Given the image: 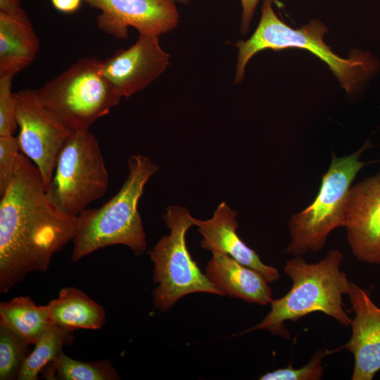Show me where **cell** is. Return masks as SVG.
Returning <instances> with one entry per match:
<instances>
[{
    "mask_svg": "<svg viewBox=\"0 0 380 380\" xmlns=\"http://www.w3.org/2000/svg\"><path fill=\"white\" fill-rule=\"evenodd\" d=\"M77 219L51 203L36 165L20 153L0 201V293L29 273L48 270L52 256L72 241Z\"/></svg>",
    "mask_w": 380,
    "mask_h": 380,
    "instance_id": "cell-1",
    "label": "cell"
},
{
    "mask_svg": "<svg viewBox=\"0 0 380 380\" xmlns=\"http://www.w3.org/2000/svg\"><path fill=\"white\" fill-rule=\"evenodd\" d=\"M274 0H263L260 22L253 34L234 45L238 49L234 83L243 80L248 61L258 52L301 49L309 51L329 67L341 86L349 95L358 92L379 69V61L369 51L353 49L348 58L333 52L324 42L328 32L320 20L313 19L298 29L280 20L272 4Z\"/></svg>",
    "mask_w": 380,
    "mask_h": 380,
    "instance_id": "cell-2",
    "label": "cell"
},
{
    "mask_svg": "<svg viewBox=\"0 0 380 380\" xmlns=\"http://www.w3.org/2000/svg\"><path fill=\"white\" fill-rule=\"evenodd\" d=\"M343 260V254L336 249L330 250L317 262L308 263L301 255L287 260L283 270L292 281L291 289L283 297L272 298L268 314L244 333L266 329L290 338L285 322H296L315 312L334 318L343 327L350 326L351 318L343 308V296L348 294L351 282L341 270Z\"/></svg>",
    "mask_w": 380,
    "mask_h": 380,
    "instance_id": "cell-3",
    "label": "cell"
},
{
    "mask_svg": "<svg viewBox=\"0 0 380 380\" xmlns=\"http://www.w3.org/2000/svg\"><path fill=\"white\" fill-rule=\"evenodd\" d=\"M127 168L128 175L115 195L100 208H86L77 216V229L72 241L74 262L113 245L126 246L136 255L145 252L146 238L138 204L158 167L139 154L129 158Z\"/></svg>",
    "mask_w": 380,
    "mask_h": 380,
    "instance_id": "cell-4",
    "label": "cell"
},
{
    "mask_svg": "<svg viewBox=\"0 0 380 380\" xmlns=\"http://www.w3.org/2000/svg\"><path fill=\"white\" fill-rule=\"evenodd\" d=\"M101 62L81 58L34 90L43 106L72 132L89 130L122 98L102 73Z\"/></svg>",
    "mask_w": 380,
    "mask_h": 380,
    "instance_id": "cell-5",
    "label": "cell"
},
{
    "mask_svg": "<svg viewBox=\"0 0 380 380\" xmlns=\"http://www.w3.org/2000/svg\"><path fill=\"white\" fill-rule=\"evenodd\" d=\"M371 147L369 141L356 152L345 156L332 153L313 202L291 216L289 222L291 240L285 253L293 256L317 252L324 246L329 234L344 227L348 193L358 172L368 163L360 156Z\"/></svg>",
    "mask_w": 380,
    "mask_h": 380,
    "instance_id": "cell-6",
    "label": "cell"
},
{
    "mask_svg": "<svg viewBox=\"0 0 380 380\" xmlns=\"http://www.w3.org/2000/svg\"><path fill=\"white\" fill-rule=\"evenodd\" d=\"M108 180L97 139L89 130L72 132L58 155L46 196L59 212L76 217L104 196Z\"/></svg>",
    "mask_w": 380,
    "mask_h": 380,
    "instance_id": "cell-7",
    "label": "cell"
},
{
    "mask_svg": "<svg viewBox=\"0 0 380 380\" xmlns=\"http://www.w3.org/2000/svg\"><path fill=\"white\" fill-rule=\"evenodd\" d=\"M163 220L170 229L149 252L153 263V304L169 310L183 296L193 293L223 296L203 274L192 259L186 244V233L194 225V217L184 207L167 208Z\"/></svg>",
    "mask_w": 380,
    "mask_h": 380,
    "instance_id": "cell-8",
    "label": "cell"
},
{
    "mask_svg": "<svg viewBox=\"0 0 380 380\" xmlns=\"http://www.w3.org/2000/svg\"><path fill=\"white\" fill-rule=\"evenodd\" d=\"M15 96L20 151L38 168L46 190L58 155L72 132L43 106L34 90H20Z\"/></svg>",
    "mask_w": 380,
    "mask_h": 380,
    "instance_id": "cell-9",
    "label": "cell"
},
{
    "mask_svg": "<svg viewBox=\"0 0 380 380\" xmlns=\"http://www.w3.org/2000/svg\"><path fill=\"white\" fill-rule=\"evenodd\" d=\"M101 11L99 29L115 38L126 39L129 27L139 34L158 36L174 30L179 24L176 3L171 0H84Z\"/></svg>",
    "mask_w": 380,
    "mask_h": 380,
    "instance_id": "cell-10",
    "label": "cell"
},
{
    "mask_svg": "<svg viewBox=\"0 0 380 380\" xmlns=\"http://www.w3.org/2000/svg\"><path fill=\"white\" fill-rule=\"evenodd\" d=\"M170 58L158 36L139 34L134 44L101 62V72L122 97H129L156 80Z\"/></svg>",
    "mask_w": 380,
    "mask_h": 380,
    "instance_id": "cell-11",
    "label": "cell"
},
{
    "mask_svg": "<svg viewBox=\"0 0 380 380\" xmlns=\"http://www.w3.org/2000/svg\"><path fill=\"white\" fill-rule=\"evenodd\" d=\"M344 227L355 257L380 265V171L351 186Z\"/></svg>",
    "mask_w": 380,
    "mask_h": 380,
    "instance_id": "cell-12",
    "label": "cell"
},
{
    "mask_svg": "<svg viewBox=\"0 0 380 380\" xmlns=\"http://www.w3.org/2000/svg\"><path fill=\"white\" fill-rule=\"evenodd\" d=\"M348 296L351 310L352 335L341 347L353 355L352 380H372L380 371V308L366 291L351 283Z\"/></svg>",
    "mask_w": 380,
    "mask_h": 380,
    "instance_id": "cell-13",
    "label": "cell"
},
{
    "mask_svg": "<svg viewBox=\"0 0 380 380\" xmlns=\"http://www.w3.org/2000/svg\"><path fill=\"white\" fill-rule=\"evenodd\" d=\"M237 213L224 202L216 208L212 218L201 220L194 217V225L203 236L201 246L213 253L226 254L240 263L260 272L269 283L280 278L278 270L263 263L258 255L240 239Z\"/></svg>",
    "mask_w": 380,
    "mask_h": 380,
    "instance_id": "cell-14",
    "label": "cell"
},
{
    "mask_svg": "<svg viewBox=\"0 0 380 380\" xmlns=\"http://www.w3.org/2000/svg\"><path fill=\"white\" fill-rule=\"evenodd\" d=\"M205 274L223 296L261 305L272 299L269 282L260 272L226 254L213 253Z\"/></svg>",
    "mask_w": 380,
    "mask_h": 380,
    "instance_id": "cell-15",
    "label": "cell"
},
{
    "mask_svg": "<svg viewBox=\"0 0 380 380\" xmlns=\"http://www.w3.org/2000/svg\"><path fill=\"white\" fill-rule=\"evenodd\" d=\"M39 40L29 20L0 12V76H15L34 60Z\"/></svg>",
    "mask_w": 380,
    "mask_h": 380,
    "instance_id": "cell-16",
    "label": "cell"
},
{
    "mask_svg": "<svg viewBox=\"0 0 380 380\" xmlns=\"http://www.w3.org/2000/svg\"><path fill=\"white\" fill-rule=\"evenodd\" d=\"M46 305L53 324L65 329H99L105 324L104 308L75 287L61 289Z\"/></svg>",
    "mask_w": 380,
    "mask_h": 380,
    "instance_id": "cell-17",
    "label": "cell"
},
{
    "mask_svg": "<svg viewBox=\"0 0 380 380\" xmlns=\"http://www.w3.org/2000/svg\"><path fill=\"white\" fill-rule=\"evenodd\" d=\"M53 324L47 305L38 306L28 296H18L0 304V326L34 345Z\"/></svg>",
    "mask_w": 380,
    "mask_h": 380,
    "instance_id": "cell-18",
    "label": "cell"
},
{
    "mask_svg": "<svg viewBox=\"0 0 380 380\" xmlns=\"http://www.w3.org/2000/svg\"><path fill=\"white\" fill-rule=\"evenodd\" d=\"M73 331L53 324L34 344V348L25 360L18 380H36L39 373L73 340Z\"/></svg>",
    "mask_w": 380,
    "mask_h": 380,
    "instance_id": "cell-19",
    "label": "cell"
},
{
    "mask_svg": "<svg viewBox=\"0 0 380 380\" xmlns=\"http://www.w3.org/2000/svg\"><path fill=\"white\" fill-rule=\"evenodd\" d=\"M46 367V379L116 380L120 377L108 360L81 362L67 356L63 351Z\"/></svg>",
    "mask_w": 380,
    "mask_h": 380,
    "instance_id": "cell-20",
    "label": "cell"
},
{
    "mask_svg": "<svg viewBox=\"0 0 380 380\" xmlns=\"http://www.w3.org/2000/svg\"><path fill=\"white\" fill-rule=\"evenodd\" d=\"M29 344L12 331L0 326V379H18Z\"/></svg>",
    "mask_w": 380,
    "mask_h": 380,
    "instance_id": "cell-21",
    "label": "cell"
},
{
    "mask_svg": "<svg viewBox=\"0 0 380 380\" xmlns=\"http://www.w3.org/2000/svg\"><path fill=\"white\" fill-rule=\"evenodd\" d=\"M330 351L323 349L317 350L304 366L295 369L289 365L267 372L260 377V380H319L322 379L324 367L322 360Z\"/></svg>",
    "mask_w": 380,
    "mask_h": 380,
    "instance_id": "cell-22",
    "label": "cell"
},
{
    "mask_svg": "<svg viewBox=\"0 0 380 380\" xmlns=\"http://www.w3.org/2000/svg\"><path fill=\"white\" fill-rule=\"evenodd\" d=\"M13 76H0V137L12 136L18 126L17 104L12 92Z\"/></svg>",
    "mask_w": 380,
    "mask_h": 380,
    "instance_id": "cell-23",
    "label": "cell"
},
{
    "mask_svg": "<svg viewBox=\"0 0 380 380\" xmlns=\"http://www.w3.org/2000/svg\"><path fill=\"white\" fill-rule=\"evenodd\" d=\"M20 153L17 137H0V196L13 179Z\"/></svg>",
    "mask_w": 380,
    "mask_h": 380,
    "instance_id": "cell-24",
    "label": "cell"
},
{
    "mask_svg": "<svg viewBox=\"0 0 380 380\" xmlns=\"http://www.w3.org/2000/svg\"><path fill=\"white\" fill-rule=\"evenodd\" d=\"M260 0H240L242 6L241 32L246 34L250 27L256 6Z\"/></svg>",
    "mask_w": 380,
    "mask_h": 380,
    "instance_id": "cell-25",
    "label": "cell"
},
{
    "mask_svg": "<svg viewBox=\"0 0 380 380\" xmlns=\"http://www.w3.org/2000/svg\"><path fill=\"white\" fill-rule=\"evenodd\" d=\"M0 12L29 20L27 13L21 6L20 0H0Z\"/></svg>",
    "mask_w": 380,
    "mask_h": 380,
    "instance_id": "cell-26",
    "label": "cell"
},
{
    "mask_svg": "<svg viewBox=\"0 0 380 380\" xmlns=\"http://www.w3.org/2000/svg\"><path fill=\"white\" fill-rule=\"evenodd\" d=\"M53 6L64 13H72L77 11L84 0H50Z\"/></svg>",
    "mask_w": 380,
    "mask_h": 380,
    "instance_id": "cell-27",
    "label": "cell"
},
{
    "mask_svg": "<svg viewBox=\"0 0 380 380\" xmlns=\"http://www.w3.org/2000/svg\"><path fill=\"white\" fill-rule=\"evenodd\" d=\"M171 1H172L173 2H175L176 4L179 3V4H188L190 1H191L192 0H171Z\"/></svg>",
    "mask_w": 380,
    "mask_h": 380,
    "instance_id": "cell-28",
    "label": "cell"
}]
</instances>
